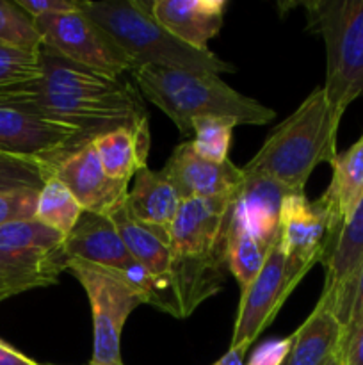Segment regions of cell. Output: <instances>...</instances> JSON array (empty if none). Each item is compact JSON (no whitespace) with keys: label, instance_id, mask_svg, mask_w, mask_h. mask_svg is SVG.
Masks as SVG:
<instances>
[{"label":"cell","instance_id":"obj_7","mask_svg":"<svg viewBox=\"0 0 363 365\" xmlns=\"http://www.w3.org/2000/svg\"><path fill=\"white\" fill-rule=\"evenodd\" d=\"M64 235L38 220L0 228V302L45 289L66 271Z\"/></svg>","mask_w":363,"mask_h":365},{"label":"cell","instance_id":"obj_1","mask_svg":"<svg viewBox=\"0 0 363 365\" xmlns=\"http://www.w3.org/2000/svg\"><path fill=\"white\" fill-rule=\"evenodd\" d=\"M39 64L36 81L11 86L13 96L34 116L71 128L85 145L148 121L144 98L130 82L78 66L43 43Z\"/></svg>","mask_w":363,"mask_h":365},{"label":"cell","instance_id":"obj_20","mask_svg":"<svg viewBox=\"0 0 363 365\" xmlns=\"http://www.w3.org/2000/svg\"><path fill=\"white\" fill-rule=\"evenodd\" d=\"M182 198L164 171L141 168L127 196V209L134 220L169 235L182 207Z\"/></svg>","mask_w":363,"mask_h":365},{"label":"cell","instance_id":"obj_25","mask_svg":"<svg viewBox=\"0 0 363 365\" xmlns=\"http://www.w3.org/2000/svg\"><path fill=\"white\" fill-rule=\"evenodd\" d=\"M82 212L84 209L80 203L59 178L52 177L46 180V184L39 191L38 209H36V220L39 223L53 228L66 237L73 230Z\"/></svg>","mask_w":363,"mask_h":365},{"label":"cell","instance_id":"obj_34","mask_svg":"<svg viewBox=\"0 0 363 365\" xmlns=\"http://www.w3.org/2000/svg\"><path fill=\"white\" fill-rule=\"evenodd\" d=\"M0 365H45L39 364L36 360L28 359L23 353H20L18 349H14L13 346H9L7 342H4L0 339Z\"/></svg>","mask_w":363,"mask_h":365},{"label":"cell","instance_id":"obj_8","mask_svg":"<svg viewBox=\"0 0 363 365\" xmlns=\"http://www.w3.org/2000/svg\"><path fill=\"white\" fill-rule=\"evenodd\" d=\"M66 271L85 291L93 317V355L88 365H125L121 334L130 314L148 305L144 292L117 271L68 259Z\"/></svg>","mask_w":363,"mask_h":365},{"label":"cell","instance_id":"obj_4","mask_svg":"<svg viewBox=\"0 0 363 365\" xmlns=\"http://www.w3.org/2000/svg\"><path fill=\"white\" fill-rule=\"evenodd\" d=\"M340 121L333 116L326 93L317 88L281 121L262 148L242 170L276 178L294 192H305L310 175L320 164H331L337 152Z\"/></svg>","mask_w":363,"mask_h":365},{"label":"cell","instance_id":"obj_24","mask_svg":"<svg viewBox=\"0 0 363 365\" xmlns=\"http://www.w3.org/2000/svg\"><path fill=\"white\" fill-rule=\"evenodd\" d=\"M273 246L253 234L241 220L228 212L226 234H224L226 266L241 285V291L248 287L253 278L260 273Z\"/></svg>","mask_w":363,"mask_h":365},{"label":"cell","instance_id":"obj_17","mask_svg":"<svg viewBox=\"0 0 363 365\" xmlns=\"http://www.w3.org/2000/svg\"><path fill=\"white\" fill-rule=\"evenodd\" d=\"M162 171L173 182L182 202L235 196L244 180L242 168L235 166L230 159L224 163L203 159L194 152L191 141L180 143L173 150Z\"/></svg>","mask_w":363,"mask_h":365},{"label":"cell","instance_id":"obj_16","mask_svg":"<svg viewBox=\"0 0 363 365\" xmlns=\"http://www.w3.org/2000/svg\"><path fill=\"white\" fill-rule=\"evenodd\" d=\"M85 212L107 216L127 203L128 182L114 180L103 170L93 143L71 153L53 171Z\"/></svg>","mask_w":363,"mask_h":365},{"label":"cell","instance_id":"obj_23","mask_svg":"<svg viewBox=\"0 0 363 365\" xmlns=\"http://www.w3.org/2000/svg\"><path fill=\"white\" fill-rule=\"evenodd\" d=\"M333 173L324 196L331 202L342 221L349 223L363 198V134L330 164Z\"/></svg>","mask_w":363,"mask_h":365},{"label":"cell","instance_id":"obj_10","mask_svg":"<svg viewBox=\"0 0 363 365\" xmlns=\"http://www.w3.org/2000/svg\"><path fill=\"white\" fill-rule=\"evenodd\" d=\"M34 24L43 45L78 66L109 77L134 71L130 57L82 9L36 18Z\"/></svg>","mask_w":363,"mask_h":365},{"label":"cell","instance_id":"obj_21","mask_svg":"<svg viewBox=\"0 0 363 365\" xmlns=\"http://www.w3.org/2000/svg\"><path fill=\"white\" fill-rule=\"evenodd\" d=\"M345 327L326 307L317 303L308 319L294 331L285 365H331L337 360Z\"/></svg>","mask_w":363,"mask_h":365},{"label":"cell","instance_id":"obj_14","mask_svg":"<svg viewBox=\"0 0 363 365\" xmlns=\"http://www.w3.org/2000/svg\"><path fill=\"white\" fill-rule=\"evenodd\" d=\"M68 259H78L105 269L117 271L134 282L149 303V280L125 246L112 220L93 212H82L73 230L64 237Z\"/></svg>","mask_w":363,"mask_h":365},{"label":"cell","instance_id":"obj_30","mask_svg":"<svg viewBox=\"0 0 363 365\" xmlns=\"http://www.w3.org/2000/svg\"><path fill=\"white\" fill-rule=\"evenodd\" d=\"M38 200V189L0 191V228L20 221L36 220Z\"/></svg>","mask_w":363,"mask_h":365},{"label":"cell","instance_id":"obj_22","mask_svg":"<svg viewBox=\"0 0 363 365\" xmlns=\"http://www.w3.org/2000/svg\"><path fill=\"white\" fill-rule=\"evenodd\" d=\"M149 123L135 128H117L93 141L103 170L114 180L130 182L141 168L148 166Z\"/></svg>","mask_w":363,"mask_h":365},{"label":"cell","instance_id":"obj_36","mask_svg":"<svg viewBox=\"0 0 363 365\" xmlns=\"http://www.w3.org/2000/svg\"><path fill=\"white\" fill-rule=\"evenodd\" d=\"M362 309H363V267H362V273H359L358 292H356V302H354V309H352V317H354Z\"/></svg>","mask_w":363,"mask_h":365},{"label":"cell","instance_id":"obj_27","mask_svg":"<svg viewBox=\"0 0 363 365\" xmlns=\"http://www.w3.org/2000/svg\"><path fill=\"white\" fill-rule=\"evenodd\" d=\"M0 43L23 50H38L41 36L34 20L16 2L0 0Z\"/></svg>","mask_w":363,"mask_h":365},{"label":"cell","instance_id":"obj_29","mask_svg":"<svg viewBox=\"0 0 363 365\" xmlns=\"http://www.w3.org/2000/svg\"><path fill=\"white\" fill-rule=\"evenodd\" d=\"M39 73V48L23 50L0 43V88L36 81Z\"/></svg>","mask_w":363,"mask_h":365},{"label":"cell","instance_id":"obj_18","mask_svg":"<svg viewBox=\"0 0 363 365\" xmlns=\"http://www.w3.org/2000/svg\"><path fill=\"white\" fill-rule=\"evenodd\" d=\"M290 195L294 191L276 178L244 171V180L231 202L230 214L260 239L274 245L280 234L281 205Z\"/></svg>","mask_w":363,"mask_h":365},{"label":"cell","instance_id":"obj_5","mask_svg":"<svg viewBox=\"0 0 363 365\" xmlns=\"http://www.w3.org/2000/svg\"><path fill=\"white\" fill-rule=\"evenodd\" d=\"M82 11L96 21L120 48L130 57L134 70L142 66L167 68L180 71L235 73L228 63L212 50H198L174 38L153 18L148 2L137 0H82Z\"/></svg>","mask_w":363,"mask_h":365},{"label":"cell","instance_id":"obj_9","mask_svg":"<svg viewBox=\"0 0 363 365\" xmlns=\"http://www.w3.org/2000/svg\"><path fill=\"white\" fill-rule=\"evenodd\" d=\"M340 232L342 221L326 196L317 200H308L305 192L287 196L281 205L278 241L295 285L313 266L326 264Z\"/></svg>","mask_w":363,"mask_h":365},{"label":"cell","instance_id":"obj_35","mask_svg":"<svg viewBox=\"0 0 363 365\" xmlns=\"http://www.w3.org/2000/svg\"><path fill=\"white\" fill-rule=\"evenodd\" d=\"M214 365H246V355L238 349H228Z\"/></svg>","mask_w":363,"mask_h":365},{"label":"cell","instance_id":"obj_2","mask_svg":"<svg viewBox=\"0 0 363 365\" xmlns=\"http://www.w3.org/2000/svg\"><path fill=\"white\" fill-rule=\"evenodd\" d=\"M235 196L192 198L182 203L169 232L171 274L182 319L224 287V234Z\"/></svg>","mask_w":363,"mask_h":365},{"label":"cell","instance_id":"obj_31","mask_svg":"<svg viewBox=\"0 0 363 365\" xmlns=\"http://www.w3.org/2000/svg\"><path fill=\"white\" fill-rule=\"evenodd\" d=\"M337 362L340 365H363V309L345 327Z\"/></svg>","mask_w":363,"mask_h":365},{"label":"cell","instance_id":"obj_33","mask_svg":"<svg viewBox=\"0 0 363 365\" xmlns=\"http://www.w3.org/2000/svg\"><path fill=\"white\" fill-rule=\"evenodd\" d=\"M16 4L32 20L82 9V0H16Z\"/></svg>","mask_w":363,"mask_h":365},{"label":"cell","instance_id":"obj_32","mask_svg":"<svg viewBox=\"0 0 363 365\" xmlns=\"http://www.w3.org/2000/svg\"><path fill=\"white\" fill-rule=\"evenodd\" d=\"M292 342H294V335L265 342L253 351L246 365H285L290 355Z\"/></svg>","mask_w":363,"mask_h":365},{"label":"cell","instance_id":"obj_15","mask_svg":"<svg viewBox=\"0 0 363 365\" xmlns=\"http://www.w3.org/2000/svg\"><path fill=\"white\" fill-rule=\"evenodd\" d=\"M322 294L319 305L330 309L344 327L351 323L363 267V198L349 223L342 228L333 253L324 264Z\"/></svg>","mask_w":363,"mask_h":365},{"label":"cell","instance_id":"obj_37","mask_svg":"<svg viewBox=\"0 0 363 365\" xmlns=\"http://www.w3.org/2000/svg\"><path fill=\"white\" fill-rule=\"evenodd\" d=\"M331 365H340V364H338V362H337V360H335V362H333V364H331Z\"/></svg>","mask_w":363,"mask_h":365},{"label":"cell","instance_id":"obj_13","mask_svg":"<svg viewBox=\"0 0 363 365\" xmlns=\"http://www.w3.org/2000/svg\"><path fill=\"white\" fill-rule=\"evenodd\" d=\"M125 246L128 248L135 262L142 267L149 280L148 305L162 310L164 314L182 319L180 303L174 291L171 274V248L169 235L146 227L132 217L127 203L110 214Z\"/></svg>","mask_w":363,"mask_h":365},{"label":"cell","instance_id":"obj_3","mask_svg":"<svg viewBox=\"0 0 363 365\" xmlns=\"http://www.w3.org/2000/svg\"><path fill=\"white\" fill-rule=\"evenodd\" d=\"M142 98L159 107L184 138H192V121L203 116H224L238 125H267L276 110L235 91L219 75L142 66L132 71Z\"/></svg>","mask_w":363,"mask_h":365},{"label":"cell","instance_id":"obj_19","mask_svg":"<svg viewBox=\"0 0 363 365\" xmlns=\"http://www.w3.org/2000/svg\"><path fill=\"white\" fill-rule=\"evenodd\" d=\"M153 18L174 38L198 50H209L206 43L219 34L224 24L226 0H153Z\"/></svg>","mask_w":363,"mask_h":365},{"label":"cell","instance_id":"obj_12","mask_svg":"<svg viewBox=\"0 0 363 365\" xmlns=\"http://www.w3.org/2000/svg\"><path fill=\"white\" fill-rule=\"evenodd\" d=\"M295 287L298 285L288 274L283 250L276 239L260 273L248 287L241 291L230 348L238 349L246 355L260 334L273 323Z\"/></svg>","mask_w":363,"mask_h":365},{"label":"cell","instance_id":"obj_11","mask_svg":"<svg viewBox=\"0 0 363 365\" xmlns=\"http://www.w3.org/2000/svg\"><path fill=\"white\" fill-rule=\"evenodd\" d=\"M84 146L71 128L25 110L14 100L11 86L0 88V153L38 160L56 171L64 159Z\"/></svg>","mask_w":363,"mask_h":365},{"label":"cell","instance_id":"obj_26","mask_svg":"<svg viewBox=\"0 0 363 365\" xmlns=\"http://www.w3.org/2000/svg\"><path fill=\"white\" fill-rule=\"evenodd\" d=\"M237 120L224 116H203L192 121V148L203 159L214 163L228 160L233 128Z\"/></svg>","mask_w":363,"mask_h":365},{"label":"cell","instance_id":"obj_6","mask_svg":"<svg viewBox=\"0 0 363 365\" xmlns=\"http://www.w3.org/2000/svg\"><path fill=\"white\" fill-rule=\"evenodd\" d=\"M308 29L326 48L324 93L338 121L363 96V0H313L302 4Z\"/></svg>","mask_w":363,"mask_h":365},{"label":"cell","instance_id":"obj_28","mask_svg":"<svg viewBox=\"0 0 363 365\" xmlns=\"http://www.w3.org/2000/svg\"><path fill=\"white\" fill-rule=\"evenodd\" d=\"M52 177L53 171L38 160L0 153V191H16V189L41 191L46 180Z\"/></svg>","mask_w":363,"mask_h":365}]
</instances>
